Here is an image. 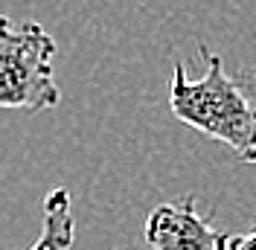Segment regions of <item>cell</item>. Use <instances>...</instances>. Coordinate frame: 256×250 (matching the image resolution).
I'll return each instance as SVG.
<instances>
[{
  "label": "cell",
  "instance_id": "2",
  "mask_svg": "<svg viewBox=\"0 0 256 250\" xmlns=\"http://www.w3.org/2000/svg\"><path fill=\"white\" fill-rule=\"evenodd\" d=\"M56 38L41 24L0 15V110L41 114L62 102L52 78Z\"/></svg>",
  "mask_w": 256,
  "mask_h": 250
},
{
  "label": "cell",
  "instance_id": "3",
  "mask_svg": "<svg viewBox=\"0 0 256 250\" xmlns=\"http://www.w3.org/2000/svg\"><path fill=\"white\" fill-rule=\"evenodd\" d=\"M146 244L152 250H227L230 236L216 230L198 210L195 198L158 204L146 218Z\"/></svg>",
  "mask_w": 256,
  "mask_h": 250
},
{
  "label": "cell",
  "instance_id": "4",
  "mask_svg": "<svg viewBox=\"0 0 256 250\" xmlns=\"http://www.w3.org/2000/svg\"><path fill=\"white\" fill-rule=\"evenodd\" d=\"M76 238V221L70 206V192L56 186L44 198V216H41V236L30 250H67Z\"/></svg>",
  "mask_w": 256,
  "mask_h": 250
},
{
  "label": "cell",
  "instance_id": "1",
  "mask_svg": "<svg viewBox=\"0 0 256 250\" xmlns=\"http://www.w3.org/2000/svg\"><path fill=\"white\" fill-rule=\"evenodd\" d=\"M204 76L186 78L184 64L172 70L169 108L184 125L227 146L242 163L256 166V76H230L222 56L201 47Z\"/></svg>",
  "mask_w": 256,
  "mask_h": 250
},
{
  "label": "cell",
  "instance_id": "5",
  "mask_svg": "<svg viewBox=\"0 0 256 250\" xmlns=\"http://www.w3.org/2000/svg\"><path fill=\"white\" fill-rule=\"evenodd\" d=\"M227 250H256V227L242 236H230V248Z\"/></svg>",
  "mask_w": 256,
  "mask_h": 250
}]
</instances>
